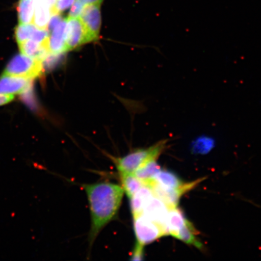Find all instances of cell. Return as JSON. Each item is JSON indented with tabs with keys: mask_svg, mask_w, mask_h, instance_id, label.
Returning <instances> with one entry per match:
<instances>
[{
	"mask_svg": "<svg viewBox=\"0 0 261 261\" xmlns=\"http://www.w3.org/2000/svg\"><path fill=\"white\" fill-rule=\"evenodd\" d=\"M83 187L90 204L91 246L102 228L116 217L122 203L124 191L120 185L107 182L84 185Z\"/></svg>",
	"mask_w": 261,
	"mask_h": 261,
	"instance_id": "cell-1",
	"label": "cell"
},
{
	"mask_svg": "<svg viewBox=\"0 0 261 261\" xmlns=\"http://www.w3.org/2000/svg\"><path fill=\"white\" fill-rule=\"evenodd\" d=\"M166 143V140H163L148 148L137 149L123 158L117 159L116 161L117 170L120 174L135 172L146 163L158 159L165 149Z\"/></svg>",
	"mask_w": 261,
	"mask_h": 261,
	"instance_id": "cell-2",
	"label": "cell"
},
{
	"mask_svg": "<svg viewBox=\"0 0 261 261\" xmlns=\"http://www.w3.org/2000/svg\"><path fill=\"white\" fill-rule=\"evenodd\" d=\"M42 71L43 65L41 61L18 54L10 61L4 74L32 80L40 76Z\"/></svg>",
	"mask_w": 261,
	"mask_h": 261,
	"instance_id": "cell-3",
	"label": "cell"
},
{
	"mask_svg": "<svg viewBox=\"0 0 261 261\" xmlns=\"http://www.w3.org/2000/svg\"><path fill=\"white\" fill-rule=\"evenodd\" d=\"M136 242L145 246L166 234L163 228L143 214L133 217Z\"/></svg>",
	"mask_w": 261,
	"mask_h": 261,
	"instance_id": "cell-4",
	"label": "cell"
},
{
	"mask_svg": "<svg viewBox=\"0 0 261 261\" xmlns=\"http://www.w3.org/2000/svg\"><path fill=\"white\" fill-rule=\"evenodd\" d=\"M91 41L92 40L80 18L68 16L67 18V51L72 50Z\"/></svg>",
	"mask_w": 261,
	"mask_h": 261,
	"instance_id": "cell-5",
	"label": "cell"
},
{
	"mask_svg": "<svg viewBox=\"0 0 261 261\" xmlns=\"http://www.w3.org/2000/svg\"><path fill=\"white\" fill-rule=\"evenodd\" d=\"M101 4L85 6L80 16L92 41L99 38L101 27Z\"/></svg>",
	"mask_w": 261,
	"mask_h": 261,
	"instance_id": "cell-6",
	"label": "cell"
},
{
	"mask_svg": "<svg viewBox=\"0 0 261 261\" xmlns=\"http://www.w3.org/2000/svg\"><path fill=\"white\" fill-rule=\"evenodd\" d=\"M169 210L167 205L154 195L147 202L142 214L149 220L161 226L165 230L166 236H168L166 221Z\"/></svg>",
	"mask_w": 261,
	"mask_h": 261,
	"instance_id": "cell-7",
	"label": "cell"
},
{
	"mask_svg": "<svg viewBox=\"0 0 261 261\" xmlns=\"http://www.w3.org/2000/svg\"><path fill=\"white\" fill-rule=\"evenodd\" d=\"M31 79L3 74L0 77V94H14L24 92L29 89Z\"/></svg>",
	"mask_w": 261,
	"mask_h": 261,
	"instance_id": "cell-8",
	"label": "cell"
},
{
	"mask_svg": "<svg viewBox=\"0 0 261 261\" xmlns=\"http://www.w3.org/2000/svg\"><path fill=\"white\" fill-rule=\"evenodd\" d=\"M67 19H63L55 26L48 38V49L51 53L64 54L66 49Z\"/></svg>",
	"mask_w": 261,
	"mask_h": 261,
	"instance_id": "cell-9",
	"label": "cell"
},
{
	"mask_svg": "<svg viewBox=\"0 0 261 261\" xmlns=\"http://www.w3.org/2000/svg\"><path fill=\"white\" fill-rule=\"evenodd\" d=\"M22 54L42 62L50 53L48 43H40L33 40H28L19 45Z\"/></svg>",
	"mask_w": 261,
	"mask_h": 261,
	"instance_id": "cell-10",
	"label": "cell"
},
{
	"mask_svg": "<svg viewBox=\"0 0 261 261\" xmlns=\"http://www.w3.org/2000/svg\"><path fill=\"white\" fill-rule=\"evenodd\" d=\"M154 194L151 188L144 186L129 198L130 211L133 217L138 216L143 213L147 202L151 198Z\"/></svg>",
	"mask_w": 261,
	"mask_h": 261,
	"instance_id": "cell-11",
	"label": "cell"
},
{
	"mask_svg": "<svg viewBox=\"0 0 261 261\" xmlns=\"http://www.w3.org/2000/svg\"><path fill=\"white\" fill-rule=\"evenodd\" d=\"M187 219L184 212L177 207L170 208L168 211L166 221V228L168 236H175L178 231L184 227Z\"/></svg>",
	"mask_w": 261,
	"mask_h": 261,
	"instance_id": "cell-12",
	"label": "cell"
},
{
	"mask_svg": "<svg viewBox=\"0 0 261 261\" xmlns=\"http://www.w3.org/2000/svg\"><path fill=\"white\" fill-rule=\"evenodd\" d=\"M197 233L193 225L187 220L184 227L178 231L174 238H177L185 243L192 245L197 249L202 250L204 249V245L197 237Z\"/></svg>",
	"mask_w": 261,
	"mask_h": 261,
	"instance_id": "cell-13",
	"label": "cell"
},
{
	"mask_svg": "<svg viewBox=\"0 0 261 261\" xmlns=\"http://www.w3.org/2000/svg\"><path fill=\"white\" fill-rule=\"evenodd\" d=\"M51 14V9L44 0H37L33 22L38 28L47 29Z\"/></svg>",
	"mask_w": 261,
	"mask_h": 261,
	"instance_id": "cell-14",
	"label": "cell"
},
{
	"mask_svg": "<svg viewBox=\"0 0 261 261\" xmlns=\"http://www.w3.org/2000/svg\"><path fill=\"white\" fill-rule=\"evenodd\" d=\"M156 184L168 189H177L184 184L174 172L168 170H160L154 176Z\"/></svg>",
	"mask_w": 261,
	"mask_h": 261,
	"instance_id": "cell-15",
	"label": "cell"
},
{
	"mask_svg": "<svg viewBox=\"0 0 261 261\" xmlns=\"http://www.w3.org/2000/svg\"><path fill=\"white\" fill-rule=\"evenodd\" d=\"M37 0H19L17 11L19 21L21 24L33 22Z\"/></svg>",
	"mask_w": 261,
	"mask_h": 261,
	"instance_id": "cell-16",
	"label": "cell"
},
{
	"mask_svg": "<svg viewBox=\"0 0 261 261\" xmlns=\"http://www.w3.org/2000/svg\"><path fill=\"white\" fill-rule=\"evenodd\" d=\"M120 175L121 177L122 187L124 193L126 194L129 199L132 198L140 188L145 186L133 173H125Z\"/></svg>",
	"mask_w": 261,
	"mask_h": 261,
	"instance_id": "cell-17",
	"label": "cell"
},
{
	"mask_svg": "<svg viewBox=\"0 0 261 261\" xmlns=\"http://www.w3.org/2000/svg\"><path fill=\"white\" fill-rule=\"evenodd\" d=\"M160 170L161 166L156 162V160H154L140 166L133 174L146 186L150 180L154 178Z\"/></svg>",
	"mask_w": 261,
	"mask_h": 261,
	"instance_id": "cell-18",
	"label": "cell"
},
{
	"mask_svg": "<svg viewBox=\"0 0 261 261\" xmlns=\"http://www.w3.org/2000/svg\"><path fill=\"white\" fill-rule=\"evenodd\" d=\"M215 145V140L208 136L199 137L192 142L191 149L195 154L204 155L212 151Z\"/></svg>",
	"mask_w": 261,
	"mask_h": 261,
	"instance_id": "cell-19",
	"label": "cell"
},
{
	"mask_svg": "<svg viewBox=\"0 0 261 261\" xmlns=\"http://www.w3.org/2000/svg\"><path fill=\"white\" fill-rule=\"evenodd\" d=\"M37 28V26L31 23L19 24L16 28L15 33L18 44L19 45L25 41L31 40Z\"/></svg>",
	"mask_w": 261,
	"mask_h": 261,
	"instance_id": "cell-20",
	"label": "cell"
},
{
	"mask_svg": "<svg viewBox=\"0 0 261 261\" xmlns=\"http://www.w3.org/2000/svg\"><path fill=\"white\" fill-rule=\"evenodd\" d=\"M103 0H76L71 6L69 13L70 17H80L85 6L93 4H101Z\"/></svg>",
	"mask_w": 261,
	"mask_h": 261,
	"instance_id": "cell-21",
	"label": "cell"
},
{
	"mask_svg": "<svg viewBox=\"0 0 261 261\" xmlns=\"http://www.w3.org/2000/svg\"><path fill=\"white\" fill-rule=\"evenodd\" d=\"M75 1L76 0H57L53 13L61 14L62 12L71 7Z\"/></svg>",
	"mask_w": 261,
	"mask_h": 261,
	"instance_id": "cell-22",
	"label": "cell"
},
{
	"mask_svg": "<svg viewBox=\"0 0 261 261\" xmlns=\"http://www.w3.org/2000/svg\"><path fill=\"white\" fill-rule=\"evenodd\" d=\"M143 249H144V246L136 242L130 260H142L143 259Z\"/></svg>",
	"mask_w": 261,
	"mask_h": 261,
	"instance_id": "cell-23",
	"label": "cell"
},
{
	"mask_svg": "<svg viewBox=\"0 0 261 261\" xmlns=\"http://www.w3.org/2000/svg\"><path fill=\"white\" fill-rule=\"evenodd\" d=\"M14 99V94H0V106L12 102Z\"/></svg>",
	"mask_w": 261,
	"mask_h": 261,
	"instance_id": "cell-24",
	"label": "cell"
},
{
	"mask_svg": "<svg viewBox=\"0 0 261 261\" xmlns=\"http://www.w3.org/2000/svg\"><path fill=\"white\" fill-rule=\"evenodd\" d=\"M44 1L47 3L49 7L51 9L52 13H53L57 0H44Z\"/></svg>",
	"mask_w": 261,
	"mask_h": 261,
	"instance_id": "cell-25",
	"label": "cell"
}]
</instances>
